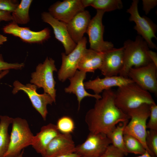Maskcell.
<instances>
[{
	"label": "cell",
	"mask_w": 157,
	"mask_h": 157,
	"mask_svg": "<svg viewBox=\"0 0 157 157\" xmlns=\"http://www.w3.org/2000/svg\"><path fill=\"white\" fill-rule=\"evenodd\" d=\"M91 19L89 12L84 10L77 13L66 24L71 37L76 44L84 37Z\"/></svg>",
	"instance_id": "d6986e66"
},
{
	"label": "cell",
	"mask_w": 157,
	"mask_h": 157,
	"mask_svg": "<svg viewBox=\"0 0 157 157\" xmlns=\"http://www.w3.org/2000/svg\"><path fill=\"white\" fill-rule=\"evenodd\" d=\"M12 21L11 13L0 10V22L2 21Z\"/></svg>",
	"instance_id": "e575fe53"
},
{
	"label": "cell",
	"mask_w": 157,
	"mask_h": 157,
	"mask_svg": "<svg viewBox=\"0 0 157 157\" xmlns=\"http://www.w3.org/2000/svg\"><path fill=\"white\" fill-rule=\"evenodd\" d=\"M19 3L15 0H0V10L12 13Z\"/></svg>",
	"instance_id": "4dcf8cb0"
},
{
	"label": "cell",
	"mask_w": 157,
	"mask_h": 157,
	"mask_svg": "<svg viewBox=\"0 0 157 157\" xmlns=\"http://www.w3.org/2000/svg\"><path fill=\"white\" fill-rule=\"evenodd\" d=\"M60 133L56 125L50 123L44 126L40 131L34 135L32 146L37 153L43 157L49 144Z\"/></svg>",
	"instance_id": "44dd1931"
},
{
	"label": "cell",
	"mask_w": 157,
	"mask_h": 157,
	"mask_svg": "<svg viewBox=\"0 0 157 157\" xmlns=\"http://www.w3.org/2000/svg\"><path fill=\"white\" fill-rule=\"evenodd\" d=\"M13 119L7 115H0V157H4L8 150L10 141L8 129Z\"/></svg>",
	"instance_id": "603a6c76"
},
{
	"label": "cell",
	"mask_w": 157,
	"mask_h": 157,
	"mask_svg": "<svg viewBox=\"0 0 157 157\" xmlns=\"http://www.w3.org/2000/svg\"><path fill=\"white\" fill-rule=\"evenodd\" d=\"M124 51L123 47H113L103 52L101 65L99 69L105 76L119 75L123 66Z\"/></svg>",
	"instance_id": "9a60e30c"
},
{
	"label": "cell",
	"mask_w": 157,
	"mask_h": 157,
	"mask_svg": "<svg viewBox=\"0 0 157 157\" xmlns=\"http://www.w3.org/2000/svg\"><path fill=\"white\" fill-rule=\"evenodd\" d=\"M123 6L120 0H94L91 5L97 10L105 12L121 9Z\"/></svg>",
	"instance_id": "4316f807"
},
{
	"label": "cell",
	"mask_w": 157,
	"mask_h": 157,
	"mask_svg": "<svg viewBox=\"0 0 157 157\" xmlns=\"http://www.w3.org/2000/svg\"><path fill=\"white\" fill-rule=\"evenodd\" d=\"M87 40L84 37L74 49L69 54L61 53L62 63L58 72V78L62 82L73 76L77 70L78 64L85 49Z\"/></svg>",
	"instance_id": "9c48e42d"
},
{
	"label": "cell",
	"mask_w": 157,
	"mask_h": 157,
	"mask_svg": "<svg viewBox=\"0 0 157 157\" xmlns=\"http://www.w3.org/2000/svg\"><path fill=\"white\" fill-rule=\"evenodd\" d=\"M148 54L152 62L157 67V53L151 50H149L148 51Z\"/></svg>",
	"instance_id": "d590c367"
},
{
	"label": "cell",
	"mask_w": 157,
	"mask_h": 157,
	"mask_svg": "<svg viewBox=\"0 0 157 157\" xmlns=\"http://www.w3.org/2000/svg\"><path fill=\"white\" fill-rule=\"evenodd\" d=\"M57 71L55 61L47 57L43 63L39 64L35 71L32 73L30 83L38 88H42L44 92L50 95L56 102V82L53 76L54 72Z\"/></svg>",
	"instance_id": "8992f818"
},
{
	"label": "cell",
	"mask_w": 157,
	"mask_h": 157,
	"mask_svg": "<svg viewBox=\"0 0 157 157\" xmlns=\"http://www.w3.org/2000/svg\"><path fill=\"white\" fill-rule=\"evenodd\" d=\"M32 0H22L11 13L12 22L17 24H25L30 20L29 10Z\"/></svg>",
	"instance_id": "cb8c5ba5"
},
{
	"label": "cell",
	"mask_w": 157,
	"mask_h": 157,
	"mask_svg": "<svg viewBox=\"0 0 157 157\" xmlns=\"http://www.w3.org/2000/svg\"><path fill=\"white\" fill-rule=\"evenodd\" d=\"M142 1L143 9L146 14L149 13L157 4L156 0H143Z\"/></svg>",
	"instance_id": "836d02e7"
},
{
	"label": "cell",
	"mask_w": 157,
	"mask_h": 157,
	"mask_svg": "<svg viewBox=\"0 0 157 157\" xmlns=\"http://www.w3.org/2000/svg\"><path fill=\"white\" fill-rule=\"evenodd\" d=\"M124 64L119 75L128 78V73L133 67H138L152 63L149 56V46L140 36L134 41L128 40L124 42Z\"/></svg>",
	"instance_id": "3957f363"
},
{
	"label": "cell",
	"mask_w": 157,
	"mask_h": 157,
	"mask_svg": "<svg viewBox=\"0 0 157 157\" xmlns=\"http://www.w3.org/2000/svg\"><path fill=\"white\" fill-rule=\"evenodd\" d=\"M129 121L120 122L116 125L107 137L111 141L112 144L122 151L125 156L128 154L125 149L124 142V131Z\"/></svg>",
	"instance_id": "d4e9b609"
},
{
	"label": "cell",
	"mask_w": 157,
	"mask_h": 157,
	"mask_svg": "<svg viewBox=\"0 0 157 157\" xmlns=\"http://www.w3.org/2000/svg\"><path fill=\"white\" fill-rule=\"evenodd\" d=\"M8 72V70H6L1 72L0 73V79L6 75Z\"/></svg>",
	"instance_id": "60d3db41"
},
{
	"label": "cell",
	"mask_w": 157,
	"mask_h": 157,
	"mask_svg": "<svg viewBox=\"0 0 157 157\" xmlns=\"http://www.w3.org/2000/svg\"><path fill=\"white\" fill-rule=\"evenodd\" d=\"M124 147L128 154L142 155L146 151L142 144L136 138L129 134H124Z\"/></svg>",
	"instance_id": "484cf974"
},
{
	"label": "cell",
	"mask_w": 157,
	"mask_h": 157,
	"mask_svg": "<svg viewBox=\"0 0 157 157\" xmlns=\"http://www.w3.org/2000/svg\"><path fill=\"white\" fill-rule=\"evenodd\" d=\"M84 9L81 0H64L52 4L48 12L54 18L66 24Z\"/></svg>",
	"instance_id": "5bb4252c"
},
{
	"label": "cell",
	"mask_w": 157,
	"mask_h": 157,
	"mask_svg": "<svg viewBox=\"0 0 157 157\" xmlns=\"http://www.w3.org/2000/svg\"><path fill=\"white\" fill-rule=\"evenodd\" d=\"M24 152V150H23L21 153L16 157H23Z\"/></svg>",
	"instance_id": "b9f144b4"
},
{
	"label": "cell",
	"mask_w": 157,
	"mask_h": 157,
	"mask_svg": "<svg viewBox=\"0 0 157 157\" xmlns=\"http://www.w3.org/2000/svg\"><path fill=\"white\" fill-rule=\"evenodd\" d=\"M135 157H157L155 156H151L147 151L144 154Z\"/></svg>",
	"instance_id": "ab89813d"
},
{
	"label": "cell",
	"mask_w": 157,
	"mask_h": 157,
	"mask_svg": "<svg viewBox=\"0 0 157 157\" xmlns=\"http://www.w3.org/2000/svg\"><path fill=\"white\" fill-rule=\"evenodd\" d=\"M13 85V93L15 94L20 90L24 91L28 96L33 107L40 114L43 119L46 120L48 113L47 105L55 102L52 97L44 92L41 94H38L36 92L37 87L33 84L28 83L24 85L18 81H15Z\"/></svg>",
	"instance_id": "8fae6325"
},
{
	"label": "cell",
	"mask_w": 157,
	"mask_h": 157,
	"mask_svg": "<svg viewBox=\"0 0 157 157\" xmlns=\"http://www.w3.org/2000/svg\"><path fill=\"white\" fill-rule=\"evenodd\" d=\"M41 17L43 22L49 24L53 28L55 38L63 44L65 54L67 55L71 53L77 44L71 37L66 24L54 18L47 12L42 13Z\"/></svg>",
	"instance_id": "2e32d148"
},
{
	"label": "cell",
	"mask_w": 157,
	"mask_h": 157,
	"mask_svg": "<svg viewBox=\"0 0 157 157\" xmlns=\"http://www.w3.org/2000/svg\"><path fill=\"white\" fill-rule=\"evenodd\" d=\"M103 56V52L86 48L81 58L78 69L86 72H94L100 67Z\"/></svg>",
	"instance_id": "7402d4cb"
},
{
	"label": "cell",
	"mask_w": 157,
	"mask_h": 157,
	"mask_svg": "<svg viewBox=\"0 0 157 157\" xmlns=\"http://www.w3.org/2000/svg\"><path fill=\"white\" fill-rule=\"evenodd\" d=\"M9 147L4 157H16L24 149L32 145L34 135L28 122L20 117L13 119Z\"/></svg>",
	"instance_id": "277c9868"
},
{
	"label": "cell",
	"mask_w": 157,
	"mask_h": 157,
	"mask_svg": "<svg viewBox=\"0 0 157 157\" xmlns=\"http://www.w3.org/2000/svg\"><path fill=\"white\" fill-rule=\"evenodd\" d=\"M102 92L101 97L86 113L85 120L90 132L107 135L117 124L129 121L130 117L116 105L115 91L111 89Z\"/></svg>",
	"instance_id": "6da1fadb"
},
{
	"label": "cell",
	"mask_w": 157,
	"mask_h": 157,
	"mask_svg": "<svg viewBox=\"0 0 157 157\" xmlns=\"http://www.w3.org/2000/svg\"><path fill=\"white\" fill-rule=\"evenodd\" d=\"M82 4L83 7H85L91 6L94 0H81Z\"/></svg>",
	"instance_id": "8d00e7d4"
},
{
	"label": "cell",
	"mask_w": 157,
	"mask_h": 157,
	"mask_svg": "<svg viewBox=\"0 0 157 157\" xmlns=\"http://www.w3.org/2000/svg\"><path fill=\"white\" fill-rule=\"evenodd\" d=\"M138 0H133L130 7L127 10L126 12L130 15L129 20L135 22V25L134 29L138 34L142 36L149 47L157 49L156 45L152 40L153 38L157 39L155 35L156 25L149 18L140 15L138 9Z\"/></svg>",
	"instance_id": "52a82bcc"
},
{
	"label": "cell",
	"mask_w": 157,
	"mask_h": 157,
	"mask_svg": "<svg viewBox=\"0 0 157 157\" xmlns=\"http://www.w3.org/2000/svg\"><path fill=\"white\" fill-rule=\"evenodd\" d=\"M149 119L147 124V129L157 131V105L156 104L150 105Z\"/></svg>",
	"instance_id": "f546056e"
},
{
	"label": "cell",
	"mask_w": 157,
	"mask_h": 157,
	"mask_svg": "<svg viewBox=\"0 0 157 157\" xmlns=\"http://www.w3.org/2000/svg\"><path fill=\"white\" fill-rule=\"evenodd\" d=\"M7 40V37L0 34V45H1Z\"/></svg>",
	"instance_id": "f35d334b"
},
{
	"label": "cell",
	"mask_w": 157,
	"mask_h": 157,
	"mask_svg": "<svg viewBox=\"0 0 157 157\" xmlns=\"http://www.w3.org/2000/svg\"><path fill=\"white\" fill-rule=\"evenodd\" d=\"M150 105L143 104L127 113L131 120L125 127L124 134L130 135L136 138L142 144L147 151L151 156H155L146 144L147 122L150 114Z\"/></svg>",
	"instance_id": "5b68a950"
},
{
	"label": "cell",
	"mask_w": 157,
	"mask_h": 157,
	"mask_svg": "<svg viewBox=\"0 0 157 157\" xmlns=\"http://www.w3.org/2000/svg\"><path fill=\"white\" fill-rule=\"evenodd\" d=\"M56 125L59 132L62 134H71L75 128L73 120L67 116H64L59 118Z\"/></svg>",
	"instance_id": "83f0119b"
},
{
	"label": "cell",
	"mask_w": 157,
	"mask_h": 157,
	"mask_svg": "<svg viewBox=\"0 0 157 157\" xmlns=\"http://www.w3.org/2000/svg\"><path fill=\"white\" fill-rule=\"evenodd\" d=\"M111 144L106 134L90 132L85 141L76 146L75 153L81 156L100 157Z\"/></svg>",
	"instance_id": "7c38bea8"
},
{
	"label": "cell",
	"mask_w": 157,
	"mask_h": 157,
	"mask_svg": "<svg viewBox=\"0 0 157 157\" xmlns=\"http://www.w3.org/2000/svg\"><path fill=\"white\" fill-rule=\"evenodd\" d=\"M81 156L80 155L75 153H74L67 154L61 155L56 157H80Z\"/></svg>",
	"instance_id": "74e56055"
},
{
	"label": "cell",
	"mask_w": 157,
	"mask_h": 157,
	"mask_svg": "<svg viewBox=\"0 0 157 157\" xmlns=\"http://www.w3.org/2000/svg\"><path fill=\"white\" fill-rule=\"evenodd\" d=\"M80 157H88L86 156H81Z\"/></svg>",
	"instance_id": "7bdbcfd3"
},
{
	"label": "cell",
	"mask_w": 157,
	"mask_h": 157,
	"mask_svg": "<svg viewBox=\"0 0 157 157\" xmlns=\"http://www.w3.org/2000/svg\"><path fill=\"white\" fill-rule=\"evenodd\" d=\"M125 155L121 150L110 144L100 157H124Z\"/></svg>",
	"instance_id": "d6a6232c"
},
{
	"label": "cell",
	"mask_w": 157,
	"mask_h": 157,
	"mask_svg": "<svg viewBox=\"0 0 157 157\" xmlns=\"http://www.w3.org/2000/svg\"><path fill=\"white\" fill-rule=\"evenodd\" d=\"M133 82L129 78L119 75L105 76L101 78L97 76L95 79L84 83L85 89L92 90L95 94L99 95L104 90L118 87Z\"/></svg>",
	"instance_id": "ac0fdd59"
},
{
	"label": "cell",
	"mask_w": 157,
	"mask_h": 157,
	"mask_svg": "<svg viewBox=\"0 0 157 157\" xmlns=\"http://www.w3.org/2000/svg\"><path fill=\"white\" fill-rule=\"evenodd\" d=\"M86 73L85 72L77 70L74 75L68 79L70 82V85L64 89L66 93H72L76 95L78 102V110L80 108L81 101L85 97H92L96 100L101 97L100 94H91L86 90L83 81L86 78Z\"/></svg>",
	"instance_id": "ffe728a7"
},
{
	"label": "cell",
	"mask_w": 157,
	"mask_h": 157,
	"mask_svg": "<svg viewBox=\"0 0 157 157\" xmlns=\"http://www.w3.org/2000/svg\"><path fill=\"white\" fill-rule=\"evenodd\" d=\"M24 63H9L4 61L2 55L0 54V72L10 69H20L24 66Z\"/></svg>",
	"instance_id": "1f68e13d"
},
{
	"label": "cell",
	"mask_w": 157,
	"mask_h": 157,
	"mask_svg": "<svg viewBox=\"0 0 157 157\" xmlns=\"http://www.w3.org/2000/svg\"><path fill=\"white\" fill-rule=\"evenodd\" d=\"M105 12L97 10L95 16L90 22L86 33L89 37L90 49L95 51L104 52L113 48L111 42L103 39L104 27L102 19Z\"/></svg>",
	"instance_id": "ba28073f"
},
{
	"label": "cell",
	"mask_w": 157,
	"mask_h": 157,
	"mask_svg": "<svg viewBox=\"0 0 157 157\" xmlns=\"http://www.w3.org/2000/svg\"><path fill=\"white\" fill-rule=\"evenodd\" d=\"M147 147L154 156H157V131L147 130L146 138Z\"/></svg>",
	"instance_id": "f1b7e54d"
},
{
	"label": "cell",
	"mask_w": 157,
	"mask_h": 157,
	"mask_svg": "<svg viewBox=\"0 0 157 157\" xmlns=\"http://www.w3.org/2000/svg\"><path fill=\"white\" fill-rule=\"evenodd\" d=\"M157 70V67L151 63L144 66L131 68L128 76L143 89L156 95Z\"/></svg>",
	"instance_id": "30bf717a"
},
{
	"label": "cell",
	"mask_w": 157,
	"mask_h": 157,
	"mask_svg": "<svg viewBox=\"0 0 157 157\" xmlns=\"http://www.w3.org/2000/svg\"><path fill=\"white\" fill-rule=\"evenodd\" d=\"M3 30L5 33L18 37L24 42L30 43H41L50 37V30L48 28L35 31L29 27H20L12 22L4 26Z\"/></svg>",
	"instance_id": "4fadbf2b"
},
{
	"label": "cell",
	"mask_w": 157,
	"mask_h": 157,
	"mask_svg": "<svg viewBox=\"0 0 157 157\" xmlns=\"http://www.w3.org/2000/svg\"><path fill=\"white\" fill-rule=\"evenodd\" d=\"M76 147L71 134L60 133L49 144L43 157H56L75 153Z\"/></svg>",
	"instance_id": "e0dca14e"
},
{
	"label": "cell",
	"mask_w": 157,
	"mask_h": 157,
	"mask_svg": "<svg viewBox=\"0 0 157 157\" xmlns=\"http://www.w3.org/2000/svg\"><path fill=\"white\" fill-rule=\"evenodd\" d=\"M116 106L125 113L144 104H156L150 93L133 82L118 87L115 91Z\"/></svg>",
	"instance_id": "7a4b0ae2"
}]
</instances>
